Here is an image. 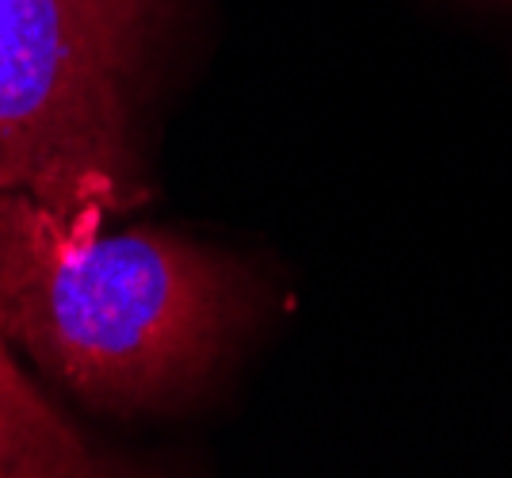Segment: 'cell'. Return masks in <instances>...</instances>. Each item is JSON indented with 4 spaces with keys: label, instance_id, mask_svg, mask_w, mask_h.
<instances>
[{
    "label": "cell",
    "instance_id": "obj_1",
    "mask_svg": "<svg viewBox=\"0 0 512 478\" xmlns=\"http://www.w3.org/2000/svg\"><path fill=\"white\" fill-rule=\"evenodd\" d=\"M256 314L260 283L230 253L0 196V337L92 410L157 413L195 398Z\"/></svg>",
    "mask_w": 512,
    "mask_h": 478
},
{
    "label": "cell",
    "instance_id": "obj_2",
    "mask_svg": "<svg viewBox=\"0 0 512 478\" xmlns=\"http://www.w3.org/2000/svg\"><path fill=\"white\" fill-rule=\"evenodd\" d=\"M180 0H0V196L111 226L150 203L142 111Z\"/></svg>",
    "mask_w": 512,
    "mask_h": 478
},
{
    "label": "cell",
    "instance_id": "obj_3",
    "mask_svg": "<svg viewBox=\"0 0 512 478\" xmlns=\"http://www.w3.org/2000/svg\"><path fill=\"white\" fill-rule=\"evenodd\" d=\"M111 467L0 337V478H81L111 475Z\"/></svg>",
    "mask_w": 512,
    "mask_h": 478
}]
</instances>
